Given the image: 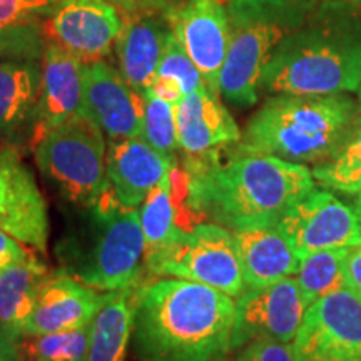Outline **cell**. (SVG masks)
Segmentation results:
<instances>
[{
	"label": "cell",
	"instance_id": "obj_29",
	"mask_svg": "<svg viewBox=\"0 0 361 361\" xmlns=\"http://www.w3.org/2000/svg\"><path fill=\"white\" fill-rule=\"evenodd\" d=\"M144 96H146V111H144L141 137L157 151L176 156V152L179 151L176 106L162 101L151 90H146Z\"/></svg>",
	"mask_w": 361,
	"mask_h": 361
},
{
	"label": "cell",
	"instance_id": "obj_16",
	"mask_svg": "<svg viewBox=\"0 0 361 361\" xmlns=\"http://www.w3.org/2000/svg\"><path fill=\"white\" fill-rule=\"evenodd\" d=\"M84 94V62L49 42L42 59V89L30 126V146L79 114Z\"/></svg>",
	"mask_w": 361,
	"mask_h": 361
},
{
	"label": "cell",
	"instance_id": "obj_19",
	"mask_svg": "<svg viewBox=\"0 0 361 361\" xmlns=\"http://www.w3.org/2000/svg\"><path fill=\"white\" fill-rule=\"evenodd\" d=\"M176 123L183 154H202L233 146L243 135L219 94L209 87L188 94L176 104Z\"/></svg>",
	"mask_w": 361,
	"mask_h": 361
},
{
	"label": "cell",
	"instance_id": "obj_27",
	"mask_svg": "<svg viewBox=\"0 0 361 361\" xmlns=\"http://www.w3.org/2000/svg\"><path fill=\"white\" fill-rule=\"evenodd\" d=\"M90 324L79 329H71V331L49 333V335L40 336H24L27 340H20L22 360L87 361Z\"/></svg>",
	"mask_w": 361,
	"mask_h": 361
},
{
	"label": "cell",
	"instance_id": "obj_20",
	"mask_svg": "<svg viewBox=\"0 0 361 361\" xmlns=\"http://www.w3.org/2000/svg\"><path fill=\"white\" fill-rule=\"evenodd\" d=\"M169 32L166 12L123 16V27L116 40L117 69L139 92L144 94L151 87Z\"/></svg>",
	"mask_w": 361,
	"mask_h": 361
},
{
	"label": "cell",
	"instance_id": "obj_40",
	"mask_svg": "<svg viewBox=\"0 0 361 361\" xmlns=\"http://www.w3.org/2000/svg\"><path fill=\"white\" fill-rule=\"evenodd\" d=\"M360 104H361V87H360Z\"/></svg>",
	"mask_w": 361,
	"mask_h": 361
},
{
	"label": "cell",
	"instance_id": "obj_30",
	"mask_svg": "<svg viewBox=\"0 0 361 361\" xmlns=\"http://www.w3.org/2000/svg\"><path fill=\"white\" fill-rule=\"evenodd\" d=\"M156 75L176 80L179 87L183 89L184 96L207 87L201 72L197 71L196 64L191 61V57L188 56V52L184 51L183 45L178 42L173 32H169L168 37H166Z\"/></svg>",
	"mask_w": 361,
	"mask_h": 361
},
{
	"label": "cell",
	"instance_id": "obj_26",
	"mask_svg": "<svg viewBox=\"0 0 361 361\" xmlns=\"http://www.w3.org/2000/svg\"><path fill=\"white\" fill-rule=\"evenodd\" d=\"M350 247L311 252L300 259L295 279L306 305L346 288L345 264Z\"/></svg>",
	"mask_w": 361,
	"mask_h": 361
},
{
	"label": "cell",
	"instance_id": "obj_3",
	"mask_svg": "<svg viewBox=\"0 0 361 361\" xmlns=\"http://www.w3.org/2000/svg\"><path fill=\"white\" fill-rule=\"evenodd\" d=\"M361 87V6L322 0L305 24L276 45L259 94L329 96Z\"/></svg>",
	"mask_w": 361,
	"mask_h": 361
},
{
	"label": "cell",
	"instance_id": "obj_21",
	"mask_svg": "<svg viewBox=\"0 0 361 361\" xmlns=\"http://www.w3.org/2000/svg\"><path fill=\"white\" fill-rule=\"evenodd\" d=\"M246 290H258L295 276L300 258L278 224L233 231Z\"/></svg>",
	"mask_w": 361,
	"mask_h": 361
},
{
	"label": "cell",
	"instance_id": "obj_13",
	"mask_svg": "<svg viewBox=\"0 0 361 361\" xmlns=\"http://www.w3.org/2000/svg\"><path fill=\"white\" fill-rule=\"evenodd\" d=\"M44 27L49 42L90 64L109 61L123 16L106 0H61Z\"/></svg>",
	"mask_w": 361,
	"mask_h": 361
},
{
	"label": "cell",
	"instance_id": "obj_17",
	"mask_svg": "<svg viewBox=\"0 0 361 361\" xmlns=\"http://www.w3.org/2000/svg\"><path fill=\"white\" fill-rule=\"evenodd\" d=\"M176 166L178 157L157 151L142 137L111 139L107 146V180L124 206H141Z\"/></svg>",
	"mask_w": 361,
	"mask_h": 361
},
{
	"label": "cell",
	"instance_id": "obj_34",
	"mask_svg": "<svg viewBox=\"0 0 361 361\" xmlns=\"http://www.w3.org/2000/svg\"><path fill=\"white\" fill-rule=\"evenodd\" d=\"M114 6L121 16L142 12H166L173 6L174 0H106Z\"/></svg>",
	"mask_w": 361,
	"mask_h": 361
},
{
	"label": "cell",
	"instance_id": "obj_32",
	"mask_svg": "<svg viewBox=\"0 0 361 361\" xmlns=\"http://www.w3.org/2000/svg\"><path fill=\"white\" fill-rule=\"evenodd\" d=\"M241 351L229 361H300L293 343L276 340H252L239 348Z\"/></svg>",
	"mask_w": 361,
	"mask_h": 361
},
{
	"label": "cell",
	"instance_id": "obj_8",
	"mask_svg": "<svg viewBox=\"0 0 361 361\" xmlns=\"http://www.w3.org/2000/svg\"><path fill=\"white\" fill-rule=\"evenodd\" d=\"M152 276H169L207 284L238 298L245 291L241 261L234 236L216 223H200L173 243L146 255Z\"/></svg>",
	"mask_w": 361,
	"mask_h": 361
},
{
	"label": "cell",
	"instance_id": "obj_10",
	"mask_svg": "<svg viewBox=\"0 0 361 361\" xmlns=\"http://www.w3.org/2000/svg\"><path fill=\"white\" fill-rule=\"evenodd\" d=\"M308 305L301 296L295 276L238 296L231 348L239 350L252 340L293 343Z\"/></svg>",
	"mask_w": 361,
	"mask_h": 361
},
{
	"label": "cell",
	"instance_id": "obj_15",
	"mask_svg": "<svg viewBox=\"0 0 361 361\" xmlns=\"http://www.w3.org/2000/svg\"><path fill=\"white\" fill-rule=\"evenodd\" d=\"M146 96L126 82L109 61L84 64V94L80 112L111 139L141 137Z\"/></svg>",
	"mask_w": 361,
	"mask_h": 361
},
{
	"label": "cell",
	"instance_id": "obj_14",
	"mask_svg": "<svg viewBox=\"0 0 361 361\" xmlns=\"http://www.w3.org/2000/svg\"><path fill=\"white\" fill-rule=\"evenodd\" d=\"M0 231L42 255L47 251V202L17 146L7 142L0 144Z\"/></svg>",
	"mask_w": 361,
	"mask_h": 361
},
{
	"label": "cell",
	"instance_id": "obj_6",
	"mask_svg": "<svg viewBox=\"0 0 361 361\" xmlns=\"http://www.w3.org/2000/svg\"><path fill=\"white\" fill-rule=\"evenodd\" d=\"M231 39L219 96L234 107L255 106L261 74L276 45L305 24L322 0H224Z\"/></svg>",
	"mask_w": 361,
	"mask_h": 361
},
{
	"label": "cell",
	"instance_id": "obj_4",
	"mask_svg": "<svg viewBox=\"0 0 361 361\" xmlns=\"http://www.w3.org/2000/svg\"><path fill=\"white\" fill-rule=\"evenodd\" d=\"M360 126L358 104L346 94H278L252 114L234 146L295 164H322L341 151Z\"/></svg>",
	"mask_w": 361,
	"mask_h": 361
},
{
	"label": "cell",
	"instance_id": "obj_24",
	"mask_svg": "<svg viewBox=\"0 0 361 361\" xmlns=\"http://www.w3.org/2000/svg\"><path fill=\"white\" fill-rule=\"evenodd\" d=\"M130 288L106 293V300L90 324L87 361H126L134 324Z\"/></svg>",
	"mask_w": 361,
	"mask_h": 361
},
{
	"label": "cell",
	"instance_id": "obj_5",
	"mask_svg": "<svg viewBox=\"0 0 361 361\" xmlns=\"http://www.w3.org/2000/svg\"><path fill=\"white\" fill-rule=\"evenodd\" d=\"M56 252L64 273L94 290L134 286L146 266V238L137 207L124 206L109 184L94 204L75 207L74 221Z\"/></svg>",
	"mask_w": 361,
	"mask_h": 361
},
{
	"label": "cell",
	"instance_id": "obj_11",
	"mask_svg": "<svg viewBox=\"0 0 361 361\" xmlns=\"http://www.w3.org/2000/svg\"><path fill=\"white\" fill-rule=\"evenodd\" d=\"M279 231L286 236L298 258L361 243V224L353 207L331 192L313 189L279 219Z\"/></svg>",
	"mask_w": 361,
	"mask_h": 361
},
{
	"label": "cell",
	"instance_id": "obj_37",
	"mask_svg": "<svg viewBox=\"0 0 361 361\" xmlns=\"http://www.w3.org/2000/svg\"><path fill=\"white\" fill-rule=\"evenodd\" d=\"M0 361H22L20 341L0 324Z\"/></svg>",
	"mask_w": 361,
	"mask_h": 361
},
{
	"label": "cell",
	"instance_id": "obj_12",
	"mask_svg": "<svg viewBox=\"0 0 361 361\" xmlns=\"http://www.w3.org/2000/svg\"><path fill=\"white\" fill-rule=\"evenodd\" d=\"M166 19L207 87L219 94V75L231 39L224 0H183L166 11Z\"/></svg>",
	"mask_w": 361,
	"mask_h": 361
},
{
	"label": "cell",
	"instance_id": "obj_28",
	"mask_svg": "<svg viewBox=\"0 0 361 361\" xmlns=\"http://www.w3.org/2000/svg\"><path fill=\"white\" fill-rule=\"evenodd\" d=\"M323 188L345 194L361 192V126L335 157L311 171Z\"/></svg>",
	"mask_w": 361,
	"mask_h": 361
},
{
	"label": "cell",
	"instance_id": "obj_7",
	"mask_svg": "<svg viewBox=\"0 0 361 361\" xmlns=\"http://www.w3.org/2000/svg\"><path fill=\"white\" fill-rule=\"evenodd\" d=\"M34 156L40 174L72 206L94 204L109 188L104 133L82 112L45 134Z\"/></svg>",
	"mask_w": 361,
	"mask_h": 361
},
{
	"label": "cell",
	"instance_id": "obj_2",
	"mask_svg": "<svg viewBox=\"0 0 361 361\" xmlns=\"http://www.w3.org/2000/svg\"><path fill=\"white\" fill-rule=\"evenodd\" d=\"M236 303L207 284L161 278L134 295L139 361H228Z\"/></svg>",
	"mask_w": 361,
	"mask_h": 361
},
{
	"label": "cell",
	"instance_id": "obj_9",
	"mask_svg": "<svg viewBox=\"0 0 361 361\" xmlns=\"http://www.w3.org/2000/svg\"><path fill=\"white\" fill-rule=\"evenodd\" d=\"M293 348L300 361H361V296L343 288L310 305Z\"/></svg>",
	"mask_w": 361,
	"mask_h": 361
},
{
	"label": "cell",
	"instance_id": "obj_22",
	"mask_svg": "<svg viewBox=\"0 0 361 361\" xmlns=\"http://www.w3.org/2000/svg\"><path fill=\"white\" fill-rule=\"evenodd\" d=\"M42 89V62L0 61V139L7 144L30 137Z\"/></svg>",
	"mask_w": 361,
	"mask_h": 361
},
{
	"label": "cell",
	"instance_id": "obj_35",
	"mask_svg": "<svg viewBox=\"0 0 361 361\" xmlns=\"http://www.w3.org/2000/svg\"><path fill=\"white\" fill-rule=\"evenodd\" d=\"M346 288L361 296V243L348 250L345 264Z\"/></svg>",
	"mask_w": 361,
	"mask_h": 361
},
{
	"label": "cell",
	"instance_id": "obj_1",
	"mask_svg": "<svg viewBox=\"0 0 361 361\" xmlns=\"http://www.w3.org/2000/svg\"><path fill=\"white\" fill-rule=\"evenodd\" d=\"M186 202L194 216L229 231L274 226L314 188L313 173L279 157L236 146L183 154Z\"/></svg>",
	"mask_w": 361,
	"mask_h": 361
},
{
	"label": "cell",
	"instance_id": "obj_38",
	"mask_svg": "<svg viewBox=\"0 0 361 361\" xmlns=\"http://www.w3.org/2000/svg\"><path fill=\"white\" fill-rule=\"evenodd\" d=\"M353 209H355V214H356V218H358L360 224H361V192H358V196H356Z\"/></svg>",
	"mask_w": 361,
	"mask_h": 361
},
{
	"label": "cell",
	"instance_id": "obj_18",
	"mask_svg": "<svg viewBox=\"0 0 361 361\" xmlns=\"http://www.w3.org/2000/svg\"><path fill=\"white\" fill-rule=\"evenodd\" d=\"M106 300L97 290L62 271L44 283L37 305L25 324L24 336L71 331L89 326Z\"/></svg>",
	"mask_w": 361,
	"mask_h": 361
},
{
	"label": "cell",
	"instance_id": "obj_36",
	"mask_svg": "<svg viewBox=\"0 0 361 361\" xmlns=\"http://www.w3.org/2000/svg\"><path fill=\"white\" fill-rule=\"evenodd\" d=\"M147 90H151L154 96L161 97L162 101L173 104V106H176V104L184 97L183 89L179 87V84L176 82V80L169 78H161V75H156L154 80H152L151 87Z\"/></svg>",
	"mask_w": 361,
	"mask_h": 361
},
{
	"label": "cell",
	"instance_id": "obj_31",
	"mask_svg": "<svg viewBox=\"0 0 361 361\" xmlns=\"http://www.w3.org/2000/svg\"><path fill=\"white\" fill-rule=\"evenodd\" d=\"M61 0H0V30L47 20Z\"/></svg>",
	"mask_w": 361,
	"mask_h": 361
},
{
	"label": "cell",
	"instance_id": "obj_25",
	"mask_svg": "<svg viewBox=\"0 0 361 361\" xmlns=\"http://www.w3.org/2000/svg\"><path fill=\"white\" fill-rule=\"evenodd\" d=\"M174 196V176L171 173L152 189L141 204V209H137L146 238V255L173 243L184 231L178 226V207Z\"/></svg>",
	"mask_w": 361,
	"mask_h": 361
},
{
	"label": "cell",
	"instance_id": "obj_23",
	"mask_svg": "<svg viewBox=\"0 0 361 361\" xmlns=\"http://www.w3.org/2000/svg\"><path fill=\"white\" fill-rule=\"evenodd\" d=\"M51 273L35 255L0 274V324L16 340L24 338L25 324Z\"/></svg>",
	"mask_w": 361,
	"mask_h": 361
},
{
	"label": "cell",
	"instance_id": "obj_33",
	"mask_svg": "<svg viewBox=\"0 0 361 361\" xmlns=\"http://www.w3.org/2000/svg\"><path fill=\"white\" fill-rule=\"evenodd\" d=\"M30 255L32 252L22 246L20 241H17L11 234L0 231V274L6 273L12 266L22 263Z\"/></svg>",
	"mask_w": 361,
	"mask_h": 361
},
{
	"label": "cell",
	"instance_id": "obj_39",
	"mask_svg": "<svg viewBox=\"0 0 361 361\" xmlns=\"http://www.w3.org/2000/svg\"><path fill=\"white\" fill-rule=\"evenodd\" d=\"M345 2H350V4H358V6H361V0H345Z\"/></svg>",
	"mask_w": 361,
	"mask_h": 361
}]
</instances>
